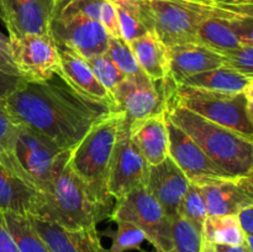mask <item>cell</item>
Returning a JSON list of instances; mask_svg holds the SVG:
<instances>
[{
    "label": "cell",
    "mask_w": 253,
    "mask_h": 252,
    "mask_svg": "<svg viewBox=\"0 0 253 252\" xmlns=\"http://www.w3.org/2000/svg\"><path fill=\"white\" fill-rule=\"evenodd\" d=\"M5 108L21 125L72 151L95 124L114 111L104 101L79 93L58 73L44 81L22 79L5 100Z\"/></svg>",
    "instance_id": "6da1fadb"
},
{
    "label": "cell",
    "mask_w": 253,
    "mask_h": 252,
    "mask_svg": "<svg viewBox=\"0 0 253 252\" xmlns=\"http://www.w3.org/2000/svg\"><path fill=\"white\" fill-rule=\"evenodd\" d=\"M167 118L187 132L208 157L231 177L253 174V138L217 125L175 104L167 103Z\"/></svg>",
    "instance_id": "7a4b0ae2"
},
{
    "label": "cell",
    "mask_w": 253,
    "mask_h": 252,
    "mask_svg": "<svg viewBox=\"0 0 253 252\" xmlns=\"http://www.w3.org/2000/svg\"><path fill=\"white\" fill-rule=\"evenodd\" d=\"M42 204L36 216L68 230L96 229V225L110 216L111 209L90 197L85 185L68 167L57 173L44 188Z\"/></svg>",
    "instance_id": "3957f363"
},
{
    "label": "cell",
    "mask_w": 253,
    "mask_h": 252,
    "mask_svg": "<svg viewBox=\"0 0 253 252\" xmlns=\"http://www.w3.org/2000/svg\"><path fill=\"white\" fill-rule=\"evenodd\" d=\"M230 4L214 0H136L147 32L167 47L197 42L198 30L210 15Z\"/></svg>",
    "instance_id": "277c9868"
},
{
    "label": "cell",
    "mask_w": 253,
    "mask_h": 252,
    "mask_svg": "<svg viewBox=\"0 0 253 252\" xmlns=\"http://www.w3.org/2000/svg\"><path fill=\"white\" fill-rule=\"evenodd\" d=\"M167 103L185 108L202 118L253 138V83L245 91L226 93L174 84L163 79Z\"/></svg>",
    "instance_id": "5b68a950"
},
{
    "label": "cell",
    "mask_w": 253,
    "mask_h": 252,
    "mask_svg": "<svg viewBox=\"0 0 253 252\" xmlns=\"http://www.w3.org/2000/svg\"><path fill=\"white\" fill-rule=\"evenodd\" d=\"M124 114L111 111L90 128L72 150L68 167L83 182L95 202L113 210L114 199L108 192L111 156Z\"/></svg>",
    "instance_id": "8992f818"
},
{
    "label": "cell",
    "mask_w": 253,
    "mask_h": 252,
    "mask_svg": "<svg viewBox=\"0 0 253 252\" xmlns=\"http://www.w3.org/2000/svg\"><path fill=\"white\" fill-rule=\"evenodd\" d=\"M110 217L113 221H126L145 232L155 249L169 252L172 247V219L166 214L146 187L132 190L115 200Z\"/></svg>",
    "instance_id": "52a82bcc"
},
{
    "label": "cell",
    "mask_w": 253,
    "mask_h": 252,
    "mask_svg": "<svg viewBox=\"0 0 253 252\" xmlns=\"http://www.w3.org/2000/svg\"><path fill=\"white\" fill-rule=\"evenodd\" d=\"M71 152L61 150L43 136L20 124L15 147L16 158L41 192L68 163Z\"/></svg>",
    "instance_id": "ba28073f"
},
{
    "label": "cell",
    "mask_w": 253,
    "mask_h": 252,
    "mask_svg": "<svg viewBox=\"0 0 253 252\" xmlns=\"http://www.w3.org/2000/svg\"><path fill=\"white\" fill-rule=\"evenodd\" d=\"M197 42L215 51L253 44V4H230L202 22Z\"/></svg>",
    "instance_id": "9c48e42d"
},
{
    "label": "cell",
    "mask_w": 253,
    "mask_h": 252,
    "mask_svg": "<svg viewBox=\"0 0 253 252\" xmlns=\"http://www.w3.org/2000/svg\"><path fill=\"white\" fill-rule=\"evenodd\" d=\"M128 121L123 116L119 125L108 175V192L119 200L140 187H145L148 163L141 156L128 135Z\"/></svg>",
    "instance_id": "30bf717a"
},
{
    "label": "cell",
    "mask_w": 253,
    "mask_h": 252,
    "mask_svg": "<svg viewBox=\"0 0 253 252\" xmlns=\"http://www.w3.org/2000/svg\"><path fill=\"white\" fill-rule=\"evenodd\" d=\"M49 32L59 47L71 49L85 59L105 53L111 37L100 22L68 11L57 12Z\"/></svg>",
    "instance_id": "8fae6325"
},
{
    "label": "cell",
    "mask_w": 253,
    "mask_h": 252,
    "mask_svg": "<svg viewBox=\"0 0 253 252\" xmlns=\"http://www.w3.org/2000/svg\"><path fill=\"white\" fill-rule=\"evenodd\" d=\"M114 111L124 114L128 123L162 113L167 108L165 82H153L145 73L126 77L111 95Z\"/></svg>",
    "instance_id": "7c38bea8"
},
{
    "label": "cell",
    "mask_w": 253,
    "mask_h": 252,
    "mask_svg": "<svg viewBox=\"0 0 253 252\" xmlns=\"http://www.w3.org/2000/svg\"><path fill=\"white\" fill-rule=\"evenodd\" d=\"M10 54L25 81H44L59 67L58 44L51 32L43 35L9 36Z\"/></svg>",
    "instance_id": "4fadbf2b"
},
{
    "label": "cell",
    "mask_w": 253,
    "mask_h": 252,
    "mask_svg": "<svg viewBox=\"0 0 253 252\" xmlns=\"http://www.w3.org/2000/svg\"><path fill=\"white\" fill-rule=\"evenodd\" d=\"M168 119V118H167ZM168 156L174 161L190 183L204 185L231 175L217 167L187 132L167 121Z\"/></svg>",
    "instance_id": "5bb4252c"
},
{
    "label": "cell",
    "mask_w": 253,
    "mask_h": 252,
    "mask_svg": "<svg viewBox=\"0 0 253 252\" xmlns=\"http://www.w3.org/2000/svg\"><path fill=\"white\" fill-rule=\"evenodd\" d=\"M56 14V0H0V19L9 36L48 34Z\"/></svg>",
    "instance_id": "9a60e30c"
},
{
    "label": "cell",
    "mask_w": 253,
    "mask_h": 252,
    "mask_svg": "<svg viewBox=\"0 0 253 252\" xmlns=\"http://www.w3.org/2000/svg\"><path fill=\"white\" fill-rule=\"evenodd\" d=\"M190 182L168 156L165 161L148 168L146 189L173 219L178 215V208L187 193Z\"/></svg>",
    "instance_id": "2e32d148"
},
{
    "label": "cell",
    "mask_w": 253,
    "mask_h": 252,
    "mask_svg": "<svg viewBox=\"0 0 253 252\" xmlns=\"http://www.w3.org/2000/svg\"><path fill=\"white\" fill-rule=\"evenodd\" d=\"M252 175L225 178L200 185L207 203L208 216L235 215L245 205L253 204Z\"/></svg>",
    "instance_id": "e0dca14e"
},
{
    "label": "cell",
    "mask_w": 253,
    "mask_h": 252,
    "mask_svg": "<svg viewBox=\"0 0 253 252\" xmlns=\"http://www.w3.org/2000/svg\"><path fill=\"white\" fill-rule=\"evenodd\" d=\"M168 77L174 84L185 78L222 66V57L219 51L199 42L174 44L168 47Z\"/></svg>",
    "instance_id": "ac0fdd59"
},
{
    "label": "cell",
    "mask_w": 253,
    "mask_h": 252,
    "mask_svg": "<svg viewBox=\"0 0 253 252\" xmlns=\"http://www.w3.org/2000/svg\"><path fill=\"white\" fill-rule=\"evenodd\" d=\"M167 113L162 111L128 124L131 141L148 166H156L168 157Z\"/></svg>",
    "instance_id": "d6986e66"
},
{
    "label": "cell",
    "mask_w": 253,
    "mask_h": 252,
    "mask_svg": "<svg viewBox=\"0 0 253 252\" xmlns=\"http://www.w3.org/2000/svg\"><path fill=\"white\" fill-rule=\"evenodd\" d=\"M30 219L49 252H98L101 242L98 229L68 230L39 217Z\"/></svg>",
    "instance_id": "ffe728a7"
},
{
    "label": "cell",
    "mask_w": 253,
    "mask_h": 252,
    "mask_svg": "<svg viewBox=\"0 0 253 252\" xmlns=\"http://www.w3.org/2000/svg\"><path fill=\"white\" fill-rule=\"evenodd\" d=\"M59 67L57 73L76 90L95 100L104 101L113 106L114 101L109 91L99 83L85 58L76 52L58 46Z\"/></svg>",
    "instance_id": "44dd1931"
},
{
    "label": "cell",
    "mask_w": 253,
    "mask_h": 252,
    "mask_svg": "<svg viewBox=\"0 0 253 252\" xmlns=\"http://www.w3.org/2000/svg\"><path fill=\"white\" fill-rule=\"evenodd\" d=\"M43 193L0 165V211L36 216Z\"/></svg>",
    "instance_id": "7402d4cb"
},
{
    "label": "cell",
    "mask_w": 253,
    "mask_h": 252,
    "mask_svg": "<svg viewBox=\"0 0 253 252\" xmlns=\"http://www.w3.org/2000/svg\"><path fill=\"white\" fill-rule=\"evenodd\" d=\"M131 49L143 73L153 82L168 77V47L151 32L130 42Z\"/></svg>",
    "instance_id": "603a6c76"
},
{
    "label": "cell",
    "mask_w": 253,
    "mask_h": 252,
    "mask_svg": "<svg viewBox=\"0 0 253 252\" xmlns=\"http://www.w3.org/2000/svg\"><path fill=\"white\" fill-rule=\"evenodd\" d=\"M252 83L253 77H247L221 66L219 68L188 77L180 82L179 85L194 86V88L215 91H226V93H240L246 90L247 86Z\"/></svg>",
    "instance_id": "cb8c5ba5"
},
{
    "label": "cell",
    "mask_w": 253,
    "mask_h": 252,
    "mask_svg": "<svg viewBox=\"0 0 253 252\" xmlns=\"http://www.w3.org/2000/svg\"><path fill=\"white\" fill-rule=\"evenodd\" d=\"M20 124L12 118L4 105H0V165L10 173L37 187L20 166L15 153ZM39 188V187H37Z\"/></svg>",
    "instance_id": "d4e9b609"
},
{
    "label": "cell",
    "mask_w": 253,
    "mask_h": 252,
    "mask_svg": "<svg viewBox=\"0 0 253 252\" xmlns=\"http://www.w3.org/2000/svg\"><path fill=\"white\" fill-rule=\"evenodd\" d=\"M202 240L212 245L237 246L245 244V235L236 215H212L203 224Z\"/></svg>",
    "instance_id": "484cf974"
},
{
    "label": "cell",
    "mask_w": 253,
    "mask_h": 252,
    "mask_svg": "<svg viewBox=\"0 0 253 252\" xmlns=\"http://www.w3.org/2000/svg\"><path fill=\"white\" fill-rule=\"evenodd\" d=\"M1 215L20 252H49L48 247L35 230L29 215L9 211H1Z\"/></svg>",
    "instance_id": "4316f807"
},
{
    "label": "cell",
    "mask_w": 253,
    "mask_h": 252,
    "mask_svg": "<svg viewBox=\"0 0 253 252\" xmlns=\"http://www.w3.org/2000/svg\"><path fill=\"white\" fill-rule=\"evenodd\" d=\"M178 215L190 222L198 231L202 232L203 224L208 216V210L200 185L190 183L178 208Z\"/></svg>",
    "instance_id": "83f0119b"
},
{
    "label": "cell",
    "mask_w": 253,
    "mask_h": 252,
    "mask_svg": "<svg viewBox=\"0 0 253 252\" xmlns=\"http://www.w3.org/2000/svg\"><path fill=\"white\" fill-rule=\"evenodd\" d=\"M116 230H106L103 234L111 239L109 252H126L130 250H141V245L147 240L145 232L135 225L126 221H115Z\"/></svg>",
    "instance_id": "f1b7e54d"
},
{
    "label": "cell",
    "mask_w": 253,
    "mask_h": 252,
    "mask_svg": "<svg viewBox=\"0 0 253 252\" xmlns=\"http://www.w3.org/2000/svg\"><path fill=\"white\" fill-rule=\"evenodd\" d=\"M118 11L119 31L120 37L127 43L133 40L147 34V29L143 25L138 14L136 0H127V1L118 2L115 4Z\"/></svg>",
    "instance_id": "f546056e"
},
{
    "label": "cell",
    "mask_w": 253,
    "mask_h": 252,
    "mask_svg": "<svg viewBox=\"0 0 253 252\" xmlns=\"http://www.w3.org/2000/svg\"><path fill=\"white\" fill-rule=\"evenodd\" d=\"M202 232L177 215L172 219V247L169 252H200Z\"/></svg>",
    "instance_id": "4dcf8cb0"
},
{
    "label": "cell",
    "mask_w": 253,
    "mask_h": 252,
    "mask_svg": "<svg viewBox=\"0 0 253 252\" xmlns=\"http://www.w3.org/2000/svg\"><path fill=\"white\" fill-rule=\"evenodd\" d=\"M105 53L126 77H133L143 73L136 61L130 43L124 41L121 37H110Z\"/></svg>",
    "instance_id": "1f68e13d"
},
{
    "label": "cell",
    "mask_w": 253,
    "mask_h": 252,
    "mask_svg": "<svg viewBox=\"0 0 253 252\" xmlns=\"http://www.w3.org/2000/svg\"><path fill=\"white\" fill-rule=\"evenodd\" d=\"M86 62H88L89 67L91 68L99 83L109 91L110 95H113L118 84L126 78L125 74L110 61L106 53L90 57V58L86 59Z\"/></svg>",
    "instance_id": "d6a6232c"
},
{
    "label": "cell",
    "mask_w": 253,
    "mask_h": 252,
    "mask_svg": "<svg viewBox=\"0 0 253 252\" xmlns=\"http://www.w3.org/2000/svg\"><path fill=\"white\" fill-rule=\"evenodd\" d=\"M219 52L222 57V66L247 77H253V44Z\"/></svg>",
    "instance_id": "836d02e7"
},
{
    "label": "cell",
    "mask_w": 253,
    "mask_h": 252,
    "mask_svg": "<svg viewBox=\"0 0 253 252\" xmlns=\"http://www.w3.org/2000/svg\"><path fill=\"white\" fill-rule=\"evenodd\" d=\"M104 2L105 0H69L59 11L74 12L99 22Z\"/></svg>",
    "instance_id": "e575fe53"
},
{
    "label": "cell",
    "mask_w": 253,
    "mask_h": 252,
    "mask_svg": "<svg viewBox=\"0 0 253 252\" xmlns=\"http://www.w3.org/2000/svg\"><path fill=\"white\" fill-rule=\"evenodd\" d=\"M104 29L109 32L111 37H120V31H119V21H118V11L114 2L105 0L101 9L100 20H99Z\"/></svg>",
    "instance_id": "d590c367"
},
{
    "label": "cell",
    "mask_w": 253,
    "mask_h": 252,
    "mask_svg": "<svg viewBox=\"0 0 253 252\" xmlns=\"http://www.w3.org/2000/svg\"><path fill=\"white\" fill-rule=\"evenodd\" d=\"M22 79L24 78L19 76H11L0 71V105L5 106L6 98L19 86Z\"/></svg>",
    "instance_id": "8d00e7d4"
},
{
    "label": "cell",
    "mask_w": 253,
    "mask_h": 252,
    "mask_svg": "<svg viewBox=\"0 0 253 252\" xmlns=\"http://www.w3.org/2000/svg\"><path fill=\"white\" fill-rule=\"evenodd\" d=\"M235 215L245 236H253V204L245 205Z\"/></svg>",
    "instance_id": "74e56055"
},
{
    "label": "cell",
    "mask_w": 253,
    "mask_h": 252,
    "mask_svg": "<svg viewBox=\"0 0 253 252\" xmlns=\"http://www.w3.org/2000/svg\"><path fill=\"white\" fill-rule=\"evenodd\" d=\"M0 252H20L0 211Z\"/></svg>",
    "instance_id": "f35d334b"
},
{
    "label": "cell",
    "mask_w": 253,
    "mask_h": 252,
    "mask_svg": "<svg viewBox=\"0 0 253 252\" xmlns=\"http://www.w3.org/2000/svg\"><path fill=\"white\" fill-rule=\"evenodd\" d=\"M0 71L5 72V73H7V74H11V76L21 77L20 76L19 71H17V68L15 67L14 62H12L10 58H7V57H5L4 54H1V53H0Z\"/></svg>",
    "instance_id": "ab89813d"
},
{
    "label": "cell",
    "mask_w": 253,
    "mask_h": 252,
    "mask_svg": "<svg viewBox=\"0 0 253 252\" xmlns=\"http://www.w3.org/2000/svg\"><path fill=\"white\" fill-rule=\"evenodd\" d=\"M217 252H253L246 245H237V246H226V245H215Z\"/></svg>",
    "instance_id": "60d3db41"
},
{
    "label": "cell",
    "mask_w": 253,
    "mask_h": 252,
    "mask_svg": "<svg viewBox=\"0 0 253 252\" xmlns=\"http://www.w3.org/2000/svg\"><path fill=\"white\" fill-rule=\"evenodd\" d=\"M0 53L4 54V56L7 57V58L11 59V54H10L9 37H6L4 34H1V32H0Z\"/></svg>",
    "instance_id": "b9f144b4"
},
{
    "label": "cell",
    "mask_w": 253,
    "mask_h": 252,
    "mask_svg": "<svg viewBox=\"0 0 253 252\" xmlns=\"http://www.w3.org/2000/svg\"><path fill=\"white\" fill-rule=\"evenodd\" d=\"M200 252H217L216 246L210 244V242L203 241L202 240V249H200Z\"/></svg>",
    "instance_id": "7bdbcfd3"
},
{
    "label": "cell",
    "mask_w": 253,
    "mask_h": 252,
    "mask_svg": "<svg viewBox=\"0 0 253 252\" xmlns=\"http://www.w3.org/2000/svg\"><path fill=\"white\" fill-rule=\"evenodd\" d=\"M221 2H235V4H253V0H214Z\"/></svg>",
    "instance_id": "ee69618b"
},
{
    "label": "cell",
    "mask_w": 253,
    "mask_h": 252,
    "mask_svg": "<svg viewBox=\"0 0 253 252\" xmlns=\"http://www.w3.org/2000/svg\"><path fill=\"white\" fill-rule=\"evenodd\" d=\"M69 0H56V4H57V12L59 11V10L62 9V7L64 6V5L67 4V2H68Z\"/></svg>",
    "instance_id": "f6af8a7d"
},
{
    "label": "cell",
    "mask_w": 253,
    "mask_h": 252,
    "mask_svg": "<svg viewBox=\"0 0 253 252\" xmlns=\"http://www.w3.org/2000/svg\"><path fill=\"white\" fill-rule=\"evenodd\" d=\"M98 252H109V251L106 249H104L103 245H101V242H100V244L98 245Z\"/></svg>",
    "instance_id": "bcb514c9"
},
{
    "label": "cell",
    "mask_w": 253,
    "mask_h": 252,
    "mask_svg": "<svg viewBox=\"0 0 253 252\" xmlns=\"http://www.w3.org/2000/svg\"><path fill=\"white\" fill-rule=\"evenodd\" d=\"M108 1L114 2V4H118V2H123V1H127V0H108Z\"/></svg>",
    "instance_id": "7dc6e473"
},
{
    "label": "cell",
    "mask_w": 253,
    "mask_h": 252,
    "mask_svg": "<svg viewBox=\"0 0 253 252\" xmlns=\"http://www.w3.org/2000/svg\"><path fill=\"white\" fill-rule=\"evenodd\" d=\"M142 252H145V251H142ZM153 252H163V251H162V250H160V249H155V251H153Z\"/></svg>",
    "instance_id": "c3c4849f"
}]
</instances>
